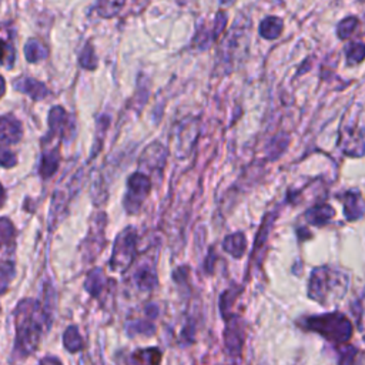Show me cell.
Segmentation results:
<instances>
[{
	"label": "cell",
	"instance_id": "obj_1",
	"mask_svg": "<svg viewBox=\"0 0 365 365\" xmlns=\"http://www.w3.org/2000/svg\"><path fill=\"white\" fill-rule=\"evenodd\" d=\"M14 318L16 341L13 355L23 359L37 349L44 329L51 324V317L37 299L26 298L17 304Z\"/></svg>",
	"mask_w": 365,
	"mask_h": 365
},
{
	"label": "cell",
	"instance_id": "obj_2",
	"mask_svg": "<svg viewBox=\"0 0 365 365\" xmlns=\"http://www.w3.org/2000/svg\"><path fill=\"white\" fill-rule=\"evenodd\" d=\"M348 284L349 277L346 272L331 267H319L309 277L308 297L317 302L328 304L344 297Z\"/></svg>",
	"mask_w": 365,
	"mask_h": 365
},
{
	"label": "cell",
	"instance_id": "obj_3",
	"mask_svg": "<svg viewBox=\"0 0 365 365\" xmlns=\"http://www.w3.org/2000/svg\"><path fill=\"white\" fill-rule=\"evenodd\" d=\"M302 327L335 344H344L352 336V324L341 312H327L304 318Z\"/></svg>",
	"mask_w": 365,
	"mask_h": 365
},
{
	"label": "cell",
	"instance_id": "obj_4",
	"mask_svg": "<svg viewBox=\"0 0 365 365\" xmlns=\"http://www.w3.org/2000/svg\"><path fill=\"white\" fill-rule=\"evenodd\" d=\"M137 255V232L133 227L124 228L115 238L111 258H110V268L117 272H124Z\"/></svg>",
	"mask_w": 365,
	"mask_h": 365
},
{
	"label": "cell",
	"instance_id": "obj_5",
	"mask_svg": "<svg viewBox=\"0 0 365 365\" xmlns=\"http://www.w3.org/2000/svg\"><path fill=\"white\" fill-rule=\"evenodd\" d=\"M151 181L143 173H134L127 181V194L124 197V208L128 214L137 212L150 194Z\"/></svg>",
	"mask_w": 365,
	"mask_h": 365
},
{
	"label": "cell",
	"instance_id": "obj_6",
	"mask_svg": "<svg viewBox=\"0 0 365 365\" xmlns=\"http://www.w3.org/2000/svg\"><path fill=\"white\" fill-rule=\"evenodd\" d=\"M133 278H134L135 287L140 291H151L157 285V281H158L154 264L147 259L140 262V265L134 271Z\"/></svg>",
	"mask_w": 365,
	"mask_h": 365
},
{
	"label": "cell",
	"instance_id": "obj_7",
	"mask_svg": "<svg viewBox=\"0 0 365 365\" xmlns=\"http://www.w3.org/2000/svg\"><path fill=\"white\" fill-rule=\"evenodd\" d=\"M23 128L19 120L13 117H0V147L20 141Z\"/></svg>",
	"mask_w": 365,
	"mask_h": 365
},
{
	"label": "cell",
	"instance_id": "obj_8",
	"mask_svg": "<svg viewBox=\"0 0 365 365\" xmlns=\"http://www.w3.org/2000/svg\"><path fill=\"white\" fill-rule=\"evenodd\" d=\"M225 344L228 351L232 355H238L241 352L242 346V328L240 325V319L232 318L228 322V327L225 329Z\"/></svg>",
	"mask_w": 365,
	"mask_h": 365
},
{
	"label": "cell",
	"instance_id": "obj_9",
	"mask_svg": "<svg viewBox=\"0 0 365 365\" xmlns=\"http://www.w3.org/2000/svg\"><path fill=\"white\" fill-rule=\"evenodd\" d=\"M161 361V351L155 346L143 348L134 351L128 359L127 365H160Z\"/></svg>",
	"mask_w": 365,
	"mask_h": 365
},
{
	"label": "cell",
	"instance_id": "obj_10",
	"mask_svg": "<svg viewBox=\"0 0 365 365\" xmlns=\"http://www.w3.org/2000/svg\"><path fill=\"white\" fill-rule=\"evenodd\" d=\"M16 88L24 94H29L33 100H41L48 93L47 87L43 83L31 77H23L19 81H16Z\"/></svg>",
	"mask_w": 365,
	"mask_h": 365
},
{
	"label": "cell",
	"instance_id": "obj_11",
	"mask_svg": "<svg viewBox=\"0 0 365 365\" xmlns=\"http://www.w3.org/2000/svg\"><path fill=\"white\" fill-rule=\"evenodd\" d=\"M344 214L346 220H359L364 214V204L361 194L356 191H348L344 195Z\"/></svg>",
	"mask_w": 365,
	"mask_h": 365
},
{
	"label": "cell",
	"instance_id": "obj_12",
	"mask_svg": "<svg viewBox=\"0 0 365 365\" xmlns=\"http://www.w3.org/2000/svg\"><path fill=\"white\" fill-rule=\"evenodd\" d=\"M51 135H64L68 130V114L61 107H54L48 114Z\"/></svg>",
	"mask_w": 365,
	"mask_h": 365
},
{
	"label": "cell",
	"instance_id": "obj_13",
	"mask_svg": "<svg viewBox=\"0 0 365 365\" xmlns=\"http://www.w3.org/2000/svg\"><path fill=\"white\" fill-rule=\"evenodd\" d=\"M222 248L234 258H241L247 250V238L242 232H234L222 241Z\"/></svg>",
	"mask_w": 365,
	"mask_h": 365
},
{
	"label": "cell",
	"instance_id": "obj_14",
	"mask_svg": "<svg viewBox=\"0 0 365 365\" xmlns=\"http://www.w3.org/2000/svg\"><path fill=\"white\" fill-rule=\"evenodd\" d=\"M104 285H106V275H104V271H103L101 268H93V269L88 272V275H87V278H86V281H84V289H86L91 297L97 298V297L101 294Z\"/></svg>",
	"mask_w": 365,
	"mask_h": 365
},
{
	"label": "cell",
	"instance_id": "obj_15",
	"mask_svg": "<svg viewBox=\"0 0 365 365\" xmlns=\"http://www.w3.org/2000/svg\"><path fill=\"white\" fill-rule=\"evenodd\" d=\"M335 215V210L328 204H321L307 211V220L312 225H324Z\"/></svg>",
	"mask_w": 365,
	"mask_h": 365
},
{
	"label": "cell",
	"instance_id": "obj_16",
	"mask_svg": "<svg viewBox=\"0 0 365 365\" xmlns=\"http://www.w3.org/2000/svg\"><path fill=\"white\" fill-rule=\"evenodd\" d=\"M282 27H284V23L279 17L268 16L259 24V34L267 40H272L282 33Z\"/></svg>",
	"mask_w": 365,
	"mask_h": 365
},
{
	"label": "cell",
	"instance_id": "obj_17",
	"mask_svg": "<svg viewBox=\"0 0 365 365\" xmlns=\"http://www.w3.org/2000/svg\"><path fill=\"white\" fill-rule=\"evenodd\" d=\"M63 344L64 348L70 352H78L83 348V338L78 332V328L76 325H70L64 334H63Z\"/></svg>",
	"mask_w": 365,
	"mask_h": 365
},
{
	"label": "cell",
	"instance_id": "obj_18",
	"mask_svg": "<svg viewBox=\"0 0 365 365\" xmlns=\"http://www.w3.org/2000/svg\"><path fill=\"white\" fill-rule=\"evenodd\" d=\"M24 54L30 63H37L47 57V48L38 40L30 38L24 47Z\"/></svg>",
	"mask_w": 365,
	"mask_h": 365
},
{
	"label": "cell",
	"instance_id": "obj_19",
	"mask_svg": "<svg viewBox=\"0 0 365 365\" xmlns=\"http://www.w3.org/2000/svg\"><path fill=\"white\" fill-rule=\"evenodd\" d=\"M58 167V151H50V153H44L43 158H41V165H40V174L43 175V178H48L51 177L56 170Z\"/></svg>",
	"mask_w": 365,
	"mask_h": 365
},
{
	"label": "cell",
	"instance_id": "obj_20",
	"mask_svg": "<svg viewBox=\"0 0 365 365\" xmlns=\"http://www.w3.org/2000/svg\"><path fill=\"white\" fill-rule=\"evenodd\" d=\"M16 60V50L9 38L0 37V67L10 68Z\"/></svg>",
	"mask_w": 365,
	"mask_h": 365
},
{
	"label": "cell",
	"instance_id": "obj_21",
	"mask_svg": "<svg viewBox=\"0 0 365 365\" xmlns=\"http://www.w3.org/2000/svg\"><path fill=\"white\" fill-rule=\"evenodd\" d=\"M124 3L125 0H98L97 13L104 19H110L123 9Z\"/></svg>",
	"mask_w": 365,
	"mask_h": 365
},
{
	"label": "cell",
	"instance_id": "obj_22",
	"mask_svg": "<svg viewBox=\"0 0 365 365\" xmlns=\"http://www.w3.org/2000/svg\"><path fill=\"white\" fill-rule=\"evenodd\" d=\"M16 275L14 264L10 261H0V295L9 288V284Z\"/></svg>",
	"mask_w": 365,
	"mask_h": 365
},
{
	"label": "cell",
	"instance_id": "obj_23",
	"mask_svg": "<svg viewBox=\"0 0 365 365\" xmlns=\"http://www.w3.org/2000/svg\"><path fill=\"white\" fill-rule=\"evenodd\" d=\"M358 26V19L354 17V16H349L346 19H344L342 21L338 23V27H336V34L339 38L345 40L348 37H351V34L354 33L355 27Z\"/></svg>",
	"mask_w": 365,
	"mask_h": 365
},
{
	"label": "cell",
	"instance_id": "obj_24",
	"mask_svg": "<svg viewBox=\"0 0 365 365\" xmlns=\"http://www.w3.org/2000/svg\"><path fill=\"white\" fill-rule=\"evenodd\" d=\"M364 51H365V47L361 41H354L351 43L348 47H346V58L348 61L352 64H358L364 60Z\"/></svg>",
	"mask_w": 365,
	"mask_h": 365
},
{
	"label": "cell",
	"instance_id": "obj_25",
	"mask_svg": "<svg viewBox=\"0 0 365 365\" xmlns=\"http://www.w3.org/2000/svg\"><path fill=\"white\" fill-rule=\"evenodd\" d=\"M14 237V227L9 218H0V248Z\"/></svg>",
	"mask_w": 365,
	"mask_h": 365
},
{
	"label": "cell",
	"instance_id": "obj_26",
	"mask_svg": "<svg viewBox=\"0 0 365 365\" xmlns=\"http://www.w3.org/2000/svg\"><path fill=\"white\" fill-rule=\"evenodd\" d=\"M80 64L84 67V68H96L97 67V58L94 56V51H93V47L90 44H87L81 54H80Z\"/></svg>",
	"mask_w": 365,
	"mask_h": 365
},
{
	"label": "cell",
	"instance_id": "obj_27",
	"mask_svg": "<svg viewBox=\"0 0 365 365\" xmlns=\"http://www.w3.org/2000/svg\"><path fill=\"white\" fill-rule=\"evenodd\" d=\"M128 331L130 332L134 331L137 334H144V335H148V334L151 335L154 332V325L151 322H148V321H137L135 324L128 327Z\"/></svg>",
	"mask_w": 365,
	"mask_h": 365
},
{
	"label": "cell",
	"instance_id": "obj_28",
	"mask_svg": "<svg viewBox=\"0 0 365 365\" xmlns=\"http://www.w3.org/2000/svg\"><path fill=\"white\" fill-rule=\"evenodd\" d=\"M17 163V157L14 155V153L0 148V165L1 167H13Z\"/></svg>",
	"mask_w": 365,
	"mask_h": 365
},
{
	"label": "cell",
	"instance_id": "obj_29",
	"mask_svg": "<svg viewBox=\"0 0 365 365\" xmlns=\"http://www.w3.org/2000/svg\"><path fill=\"white\" fill-rule=\"evenodd\" d=\"M355 352H356L355 348L348 346L346 351L342 355V359H341L339 365H355V355H356Z\"/></svg>",
	"mask_w": 365,
	"mask_h": 365
},
{
	"label": "cell",
	"instance_id": "obj_30",
	"mask_svg": "<svg viewBox=\"0 0 365 365\" xmlns=\"http://www.w3.org/2000/svg\"><path fill=\"white\" fill-rule=\"evenodd\" d=\"M38 365H61V362L54 356H46L40 361Z\"/></svg>",
	"mask_w": 365,
	"mask_h": 365
},
{
	"label": "cell",
	"instance_id": "obj_31",
	"mask_svg": "<svg viewBox=\"0 0 365 365\" xmlns=\"http://www.w3.org/2000/svg\"><path fill=\"white\" fill-rule=\"evenodd\" d=\"M4 201H6V192H4V190H3V187L0 184V207H3Z\"/></svg>",
	"mask_w": 365,
	"mask_h": 365
},
{
	"label": "cell",
	"instance_id": "obj_32",
	"mask_svg": "<svg viewBox=\"0 0 365 365\" xmlns=\"http://www.w3.org/2000/svg\"><path fill=\"white\" fill-rule=\"evenodd\" d=\"M4 91H6V84H4V80H3V77L0 76V97L4 94Z\"/></svg>",
	"mask_w": 365,
	"mask_h": 365
}]
</instances>
